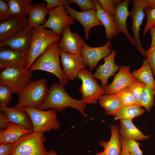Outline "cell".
<instances>
[{
  "mask_svg": "<svg viewBox=\"0 0 155 155\" xmlns=\"http://www.w3.org/2000/svg\"><path fill=\"white\" fill-rule=\"evenodd\" d=\"M28 55L9 47L0 46V68H27Z\"/></svg>",
  "mask_w": 155,
  "mask_h": 155,
  "instance_id": "cell-14",
  "label": "cell"
},
{
  "mask_svg": "<svg viewBox=\"0 0 155 155\" xmlns=\"http://www.w3.org/2000/svg\"><path fill=\"white\" fill-rule=\"evenodd\" d=\"M44 132H34L26 135L12 155H47Z\"/></svg>",
  "mask_w": 155,
  "mask_h": 155,
  "instance_id": "cell-8",
  "label": "cell"
},
{
  "mask_svg": "<svg viewBox=\"0 0 155 155\" xmlns=\"http://www.w3.org/2000/svg\"><path fill=\"white\" fill-rule=\"evenodd\" d=\"M78 77L82 81L79 91L82 94L81 100L86 104H96L105 94V90L100 86L90 71L81 70Z\"/></svg>",
  "mask_w": 155,
  "mask_h": 155,
  "instance_id": "cell-7",
  "label": "cell"
},
{
  "mask_svg": "<svg viewBox=\"0 0 155 155\" xmlns=\"http://www.w3.org/2000/svg\"><path fill=\"white\" fill-rule=\"evenodd\" d=\"M59 42L50 45L37 59L30 67L32 71L41 70L51 73L57 77L59 83L64 87L68 83V79L60 64Z\"/></svg>",
  "mask_w": 155,
  "mask_h": 155,
  "instance_id": "cell-2",
  "label": "cell"
},
{
  "mask_svg": "<svg viewBox=\"0 0 155 155\" xmlns=\"http://www.w3.org/2000/svg\"><path fill=\"white\" fill-rule=\"evenodd\" d=\"M32 37V28L28 25L11 38L0 42V46L9 47L28 55Z\"/></svg>",
  "mask_w": 155,
  "mask_h": 155,
  "instance_id": "cell-13",
  "label": "cell"
},
{
  "mask_svg": "<svg viewBox=\"0 0 155 155\" xmlns=\"http://www.w3.org/2000/svg\"><path fill=\"white\" fill-rule=\"evenodd\" d=\"M28 25V17L17 16L0 22V42L7 40Z\"/></svg>",
  "mask_w": 155,
  "mask_h": 155,
  "instance_id": "cell-17",
  "label": "cell"
},
{
  "mask_svg": "<svg viewBox=\"0 0 155 155\" xmlns=\"http://www.w3.org/2000/svg\"><path fill=\"white\" fill-rule=\"evenodd\" d=\"M155 91L150 86L146 85L143 93L140 106L144 107L150 112L155 102Z\"/></svg>",
  "mask_w": 155,
  "mask_h": 155,
  "instance_id": "cell-32",
  "label": "cell"
},
{
  "mask_svg": "<svg viewBox=\"0 0 155 155\" xmlns=\"http://www.w3.org/2000/svg\"><path fill=\"white\" fill-rule=\"evenodd\" d=\"M113 94L118 99L123 107L138 105L135 99L128 86L117 93Z\"/></svg>",
  "mask_w": 155,
  "mask_h": 155,
  "instance_id": "cell-31",
  "label": "cell"
},
{
  "mask_svg": "<svg viewBox=\"0 0 155 155\" xmlns=\"http://www.w3.org/2000/svg\"><path fill=\"white\" fill-rule=\"evenodd\" d=\"M63 69L68 80L73 81L79 73L85 69L84 60L80 54H72L60 49L59 51Z\"/></svg>",
  "mask_w": 155,
  "mask_h": 155,
  "instance_id": "cell-12",
  "label": "cell"
},
{
  "mask_svg": "<svg viewBox=\"0 0 155 155\" xmlns=\"http://www.w3.org/2000/svg\"><path fill=\"white\" fill-rule=\"evenodd\" d=\"M122 146V151L120 155H130L126 149L124 147Z\"/></svg>",
  "mask_w": 155,
  "mask_h": 155,
  "instance_id": "cell-45",
  "label": "cell"
},
{
  "mask_svg": "<svg viewBox=\"0 0 155 155\" xmlns=\"http://www.w3.org/2000/svg\"><path fill=\"white\" fill-rule=\"evenodd\" d=\"M46 4L44 1L33 5L28 17V26L32 28L39 25L44 26L47 19L46 18L48 14Z\"/></svg>",
  "mask_w": 155,
  "mask_h": 155,
  "instance_id": "cell-26",
  "label": "cell"
},
{
  "mask_svg": "<svg viewBox=\"0 0 155 155\" xmlns=\"http://www.w3.org/2000/svg\"><path fill=\"white\" fill-rule=\"evenodd\" d=\"M12 92L8 87L0 83V106H7L12 100Z\"/></svg>",
  "mask_w": 155,
  "mask_h": 155,
  "instance_id": "cell-35",
  "label": "cell"
},
{
  "mask_svg": "<svg viewBox=\"0 0 155 155\" xmlns=\"http://www.w3.org/2000/svg\"><path fill=\"white\" fill-rule=\"evenodd\" d=\"M26 135L13 142L0 144V155H12L15 149L24 139Z\"/></svg>",
  "mask_w": 155,
  "mask_h": 155,
  "instance_id": "cell-36",
  "label": "cell"
},
{
  "mask_svg": "<svg viewBox=\"0 0 155 155\" xmlns=\"http://www.w3.org/2000/svg\"><path fill=\"white\" fill-rule=\"evenodd\" d=\"M70 4L75 3L81 8L82 11L96 10V7L91 0H69Z\"/></svg>",
  "mask_w": 155,
  "mask_h": 155,
  "instance_id": "cell-40",
  "label": "cell"
},
{
  "mask_svg": "<svg viewBox=\"0 0 155 155\" xmlns=\"http://www.w3.org/2000/svg\"><path fill=\"white\" fill-rule=\"evenodd\" d=\"M23 108L31 119L33 132H49L52 129L57 130L59 129L60 124L55 109L42 111L32 107Z\"/></svg>",
  "mask_w": 155,
  "mask_h": 155,
  "instance_id": "cell-6",
  "label": "cell"
},
{
  "mask_svg": "<svg viewBox=\"0 0 155 155\" xmlns=\"http://www.w3.org/2000/svg\"><path fill=\"white\" fill-rule=\"evenodd\" d=\"M122 146L124 147L130 155H143L142 151L139 147L141 144L137 141L125 138L120 136Z\"/></svg>",
  "mask_w": 155,
  "mask_h": 155,
  "instance_id": "cell-33",
  "label": "cell"
},
{
  "mask_svg": "<svg viewBox=\"0 0 155 155\" xmlns=\"http://www.w3.org/2000/svg\"><path fill=\"white\" fill-rule=\"evenodd\" d=\"M11 13L16 16H29L33 5L31 0H8Z\"/></svg>",
  "mask_w": 155,
  "mask_h": 155,
  "instance_id": "cell-28",
  "label": "cell"
},
{
  "mask_svg": "<svg viewBox=\"0 0 155 155\" xmlns=\"http://www.w3.org/2000/svg\"><path fill=\"white\" fill-rule=\"evenodd\" d=\"M46 2V7L48 10L50 9L70 4L69 0H43Z\"/></svg>",
  "mask_w": 155,
  "mask_h": 155,
  "instance_id": "cell-42",
  "label": "cell"
},
{
  "mask_svg": "<svg viewBox=\"0 0 155 155\" xmlns=\"http://www.w3.org/2000/svg\"><path fill=\"white\" fill-rule=\"evenodd\" d=\"M10 122L6 114L2 111H0V128L1 129H5Z\"/></svg>",
  "mask_w": 155,
  "mask_h": 155,
  "instance_id": "cell-43",
  "label": "cell"
},
{
  "mask_svg": "<svg viewBox=\"0 0 155 155\" xmlns=\"http://www.w3.org/2000/svg\"><path fill=\"white\" fill-rule=\"evenodd\" d=\"M0 111H3L6 114L10 122L33 130L31 119L23 108L17 107L15 105L10 108L7 106H0Z\"/></svg>",
  "mask_w": 155,
  "mask_h": 155,
  "instance_id": "cell-22",
  "label": "cell"
},
{
  "mask_svg": "<svg viewBox=\"0 0 155 155\" xmlns=\"http://www.w3.org/2000/svg\"><path fill=\"white\" fill-rule=\"evenodd\" d=\"M146 15V22L144 29L143 34H146L152 26L155 24V7L144 8V10Z\"/></svg>",
  "mask_w": 155,
  "mask_h": 155,
  "instance_id": "cell-38",
  "label": "cell"
},
{
  "mask_svg": "<svg viewBox=\"0 0 155 155\" xmlns=\"http://www.w3.org/2000/svg\"><path fill=\"white\" fill-rule=\"evenodd\" d=\"M32 71L26 68H7L2 69L0 73V83L10 89L14 94H19L25 88L30 81Z\"/></svg>",
  "mask_w": 155,
  "mask_h": 155,
  "instance_id": "cell-5",
  "label": "cell"
},
{
  "mask_svg": "<svg viewBox=\"0 0 155 155\" xmlns=\"http://www.w3.org/2000/svg\"><path fill=\"white\" fill-rule=\"evenodd\" d=\"M147 0H133L131 3L132 8L130 12V16L132 19L131 29L137 46L136 48L140 53L145 57L146 50L142 47L140 37V28L142 25L143 20L145 17L144 11L147 3Z\"/></svg>",
  "mask_w": 155,
  "mask_h": 155,
  "instance_id": "cell-11",
  "label": "cell"
},
{
  "mask_svg": "<svg viewBox=\"0 0 155 155\" xmlns=\"http://www.w3.org/2000/svg\"><path fill=\"white\" fill-rule=\"evenodd\" d=\"M116 55L115 49H113L111 53L104 58V63L97 67L93 74L94 78L99 79L101 81V86L105 90L108 86L109 78L113 75L119 70V66L115 62Z\"/></svg>",
  "mask_w": 155,
  "mask_h": 155,
  "instance_id": "cell-19",
  "label": "cell"
},
{
  "mask_svg": "<svg viewBox=\"0 0 155 155\" xmlns=\"http://www.w3.org/2000/svg\"><path fill=\"white\" fill-rule=\"evenodd\" d=\"M111 131L109 140L106 142L103 140L99 142V145L103 147V151L96 153L94 155H120L122 146L120 139L119 127L116 125H109Z\"/></svg>",
  "mask_w": 155,
  "mask_h": 155,
  "instance_id": "cell-21",
  "label": "cell"
},
{
  "mask_svg": "<svg viewBox=\"0 0 155 155\" xmlns=\"http://www.w3.org/2000/svg\"><path fill=\"white\" fill-rule=\"evenodd\" d=\"M45 79L30 81L21 92L18 94V102L15 105L22 108H37L44 102L49 89Z\"/></svg>",
  "mask_w": 155,
  "mask_h": 155,
  "instance_id": "cell-4",
  "label": "cell"
},
{
  "mask_svg": "<svg viewBox=\"0 0 155 155\" xmlns=\"http://www.w3.org/2000/svg\"><path fill=\"white\" fill-rule=\"evenodd\" d=\"M33 131L23 126L10 122L5 129L0 131V144L13 142Z\"/></svg>",
  "mask_w": 155,
  "mask_h": 155,
  "instance_id": "cell-23",
  "label": "cell"
},
{
  "mask_svg": "<svg viewBox=\"0 0 155 155\" xmlns=\"http://www.w3.org/2000/svg\"><path fill=\"white\" fill-rule=\"evenodd\" d=\"M151 37L150 47L155 46V24L152 26L149 29Z\"/></svg>",
  "mask_w": 155,
  "mask_h": 155,
  "instance_id": "cell-44",
  "label": "cell"
},
{
  "mask_svg": "<svg viewBox=\"0 0 155 155\" xmlns=\"http://www.w3.org/2000/svg\"><path fill=\"white\" fill-rule=\"evenodd\" d=\"M145 57L152 71L154 76L155 77V46L150 47L145 51Z\"/></svg>",
  "mask_w": 155,
  "mask_h": 155,
  "instance_id": "cell-41",
  "label": "cell"
},
{
  "mask_svg": "<svg viewBox=\"0 0 155 155\" xmlns=\"http://www.w3.org/2000/svg\"><path fill=\"white\" fill-rule=\"evenodd\" d=\"M120 120L119 134L121 136L136 141L148 140L149 136L145 135L133 123L132 121L122 119Z\"/></svg>",
  "mask_w": 155,
  "mask_h": 155,
  "instance_id": "cell-25",
  "label": "cell"
},
{
  "mask_svg": "<svg viewBox=\"0 0 155 155\" xmlns=\"http://www.w3.org/2000/svg\"><path fill=\"white\" fill-rule=\"evenodd\" d=\"M47 155H58V154L55 151L51 150L47 152Z\"/></svg>",
  "mask_w": 155,
  "mask_h": 155,
  "instance_id": "cell-46",
  "label": "cell"
},
{
  "mask_svg": "<svg viewBox=\"0 0 155 155\" xmlns=\"http://www.w3.org/2000/svg\"><path fill=\"white\" fill-rule=\"evenodd\" d=\"M99 104L107 115H114L123 106L113 94H104L99 100Z\"/></svg>",
  "mask_w": 155,
  "mask_h": 155,
  "instance_id": "cell-30",
  "label": "cell"
},
{
  "mask_svg": "<svg viewBox=\"0 0 155 155\" xmlns=\"http://www.w3.org/2000/svg\"><path fill=\"white\" fill-rule=\"evenodd\" d=\"M132 77L152 88L155 91V80L153 72L148 63L145 59L142 67L131 73Z\"/></svg>",
  "mask_w": 155,
  "mask_h": 155,
  "instance_id": "cell-27",
  "label": "cell"
},
{
  "mask_svg": "<svg viewBox=\"0 0 155 155\" xmlns=\"http://www.w3.org/2000/svg\"><path fill=\"white\" fill-rule=\"evenodd\" d=\"M68 107L78 110L85 117L88 116L85 113L86 104L84 102L73 98L67 93L63 86L59 83H54L49 89L44 101L37 109L42 111L53 109L61 112Z\"/></svg>",
  "mask_w": 155,
  "mask_h": 155,
  "instance_id": "cell-1",
  "label": "cell"
},
{
  "mask_svg": "<svg viewBox=\"0 0 155 155\" xmlns=\"http://www.w3.org/2000/svg\"><path fill=\"white\" fill-rule=\"evenodd\" d=\"M102 9L113 18L117 5L121 0H97Z\"/></svg>",
  "mask_w": 155,
  "mask_h": 155,
  "instance_id": "cell-37",
  "label": "cell"
},
{
  "mask_svg": "<svg viewBox=\"0 0 155 155\" xmlns=\"http://www.w3.org/2000/svg\"><path fill=\"white\" fill-rule=\"evenodd\" d=\"M64 7L71 16L82 25L86 40L89 39L90 30L92 28L97 26H103L97 18L96 9L80 12L75 10L69 5L64 6Z\"/></svg>",
  "mask_w": 155,
  "mask_h": 155,
  "instance_id": "cell-15",
  "label": "cell"
},
{
  "mask_svg": "<svg viewBox=\"0 0 155 155\" xmlns=\"http://www.w3.org/2000/svg\"><path fill=\"white\" fill-rule=\"evenodd\" d=\"M130 69L129 66H119L118 73L115 75L112 83L105 89V94H116L137 80L132 76Z\"/></svg>",
  "mask_w": 155,
  "mask_h": 155,
  "instance_id": "cell-20",
  "label": "cell"
},
{
  "mask_svg": "<svg viewBox=\"0 0 155 155\" xmlns=\"http://www.w3.org/2000/svg\"><path fill=\"white\" fill-rule=\"evenodd\" d=\"M129 1V0H123L119 3L116 6L113 18L119 32L124 34L130 42L136 48V42L129 34L127 28V20L130 14L128 10Z\"/></svg>",
  "mask_w": 155,
  "mask_h": 155,
  "instance_id": "cell-18",
  "label": "cell"
},
{
  "mask_svg": "<svg viewBox=\"0 0 155 155\" xmlns=\"http://www.w3.org/2000/svg\"><path fill=\"white\" fill-rule=\"evenodd\" d=\"M33 37L31 46L28 54L27 68L30 69L37 58L51 45L59 42L60 36L51 30H47L42 25L32 28Z\"/></svg>",
  "mask_w": 155,
  "mask_h": 155,
  "instance_id": "cell-3",
  "label": "cell"
},
{
  "mask_svg": "<svg viewBox=\"0 0 155 155\" xmlns=\"http://www.w3.org/2000/svg\"><path fill=\"white\" fill-rule=\"evenodd\" d=\"M146 111L142 106L133 105L122 107L114 115V121L124 119L132 121L135 117L142 115Z\"/></svg>",
  "mask_w": 155,
  "mask_h": 155,
  "instance_id": "cell-29",
  "label": "cell"
},
{
  "mask_svg": "<svg viewBox=\"0 0 155 155\" xmlns=\"http://www.w3.org/2000/svg\"><path fill=\"white\" fill-rule=\"evenodd\" d=\"M49 17L43 26L51 29L60 36L63 35L64 27L75 23V20L61 6L48 9Z\"/></svg>",
  "mask_w": 155,
  "mask_h": 155,
  "instance_id": "cell-10",
  "label": "cell"
},
{
  "mask_svg": "<svg viewBox=\"0 0 155 155\" xmlns=\"http://www.w3.org/2000/svg\"><path fill=\"white\" fill-rule=\"evenodd\" d=\"M112 41L108 40L104 45L97 47L89 46L84 42L81 54L82 56L85 68L92 71L102 59L109 55L112 52Z\"/></svg>",
  "mask_w": 155,
  "mask_h": 155,
  "instance_id": "cell-9",
  "label": "cell"
},
{
  "mask_svg": "<svg viewBox=\"0 0 155 155\" xmlns=\"http://www.w3.org/2000/svg\"><path fill=\"white\" fill-rule=\"evenodd\" d=\"M92 1L96 7L97 18L104 27L106 39L111 40L113 38L119 36V32L113 18L102 9L97 0H92Z\"/></svg>",
  "mask_w": 155,
  "mask_h": 155,
  "instance_id": "cell-24",
  "label": "cell"
},
{
  "mask_svg": "<svg viewBox=\"0 0 155 155\" xmlns=\"http://www.w3.org/2000/svg\"><path fill=\"white\" fill-rule=\"evenodd\" d=\"M17 16L11 13L8 0H0V22Z\"/></svg>",
  "mask_w": 155,
  "mask_h": 155,
  "instance_id": "cell-39",
  "label": "cell"
},
{
  "mask_svg": "<svg viewBox=\"0 0 155 155\" xmlns=\"http://www.w3.org/2000/svg\"><path fill=\"white\" fill-rule=\"evenodd\" d=\"M146 85L137 80L132 82L128 86L139 105L140 106L143 92Z\"/></svg>",
  "mask_w": 155,
  "mask_h": 155,
  "instance_id": "cell-34",
  "label": "cell"
},
{
  "mask_svg": "<svg viewBox=\"0 0 155 155\" xmlns=\"http://www.w3.org/2000/svg\"><path fill=\"white\" fill-rule=\"evenodd\" d=\"M62 36L59 42L61 49L69 53H81L84 41L78 32L71 31L70 25L64 27Z\"/></svg>",
  "mask_w": 155,
  "mask_h": 155,
  "instance_id": "cell-16",
  "label": "cell"
}]
</instances>
